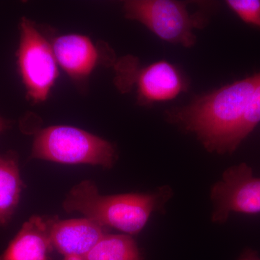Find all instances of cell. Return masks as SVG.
Segmentation results:
<instances>
[{
  "mask_svg": "<svg viewBox=\"0 0 260 260\" xmlns=\"http://www.w3.org/2000/svg\"><path fill=\"white\" fill-rule=\"evenodd\" d=\"M226 4L243 21L260 28L259 0H228Z\"/></svg>",
  "mask_w": 260,
  "mask_h": 260,
  "instance_id": "cell-14",
  "label": "cell"
},
{
  "mask_svg": "<svg viewBox=\"0 0 260 260\" xmlns=\"http://www.w3.org/2000/svg\"><path fill=\"white\" fill-rule=\"evenodd\" d=\"M84 258L85 260H142L134 239L124 234H106Z\"/></svg>",
  "mask_w": 260,
  "mask_h": 260,
  "instance_id": "cell-12",
  "label": "cell"
},
{
  "mask_svg": "<svg viewBox=\"0 0 260 260\" xmlns=\"http://www.w3.org/2000/svg\"><path fill=\"white\" fill-rule=\"evenodd\" d=\"M107 229L86 218L66 220L54 218L51 244L64 256H85L107 234Z\"/></svg>",
  "mask_w": 260,
  "mask_h": 260,
  "instance_id": "cell-7",
  "label": "cell"
},
{
  "mask_svg": "<svg viewBox=\"0 0 260 260\" xmlns=\"http://www.w3.org/2000/svg\"><path fill=\"white\" fill-rule=\"evenodd\" d=\"M64 260H85L84 256H64Z\"/></svg>",
  "mask_w": 260,
  "mask_h": 260,
  "instance_id": "cell-17",
  "label": "cell"
},
{
  "mask_svg": "<svg viewBox=\"0 0 260 260\" xmlns=\"http://www.w3.org/2000/svg\"><path fill=\"white\" fill-rule=\"evenodd\" d=\"M54 218L34 215L23 223L0 260H49L53 246L50 238Z\"/></svg>",
  "mask_w": 260,
  "mask_h": 260,
  "instance_id": "cell-8",
  "label": "cell"
},
{
  "mask_svg": "<svg viewBox=\"0 0 260 260\" xmlns=\"http://www.w3.org/2000/svg\"><path fill=\"white\" fill-rule=\"evenodd\" d=\"M32 158L64 164H89L109 169L116 153L107 140L70 126H51L36 135Z\"/></svg>",
  "mask_w": 260,
  "mask_h": 260,
  "instance_id": "cell-3",
  "label": "cell"
},
{
  "mask_svg": "<svg viewBox=\"0 0 260 260\" xmlns=\"http://www.w3.org/2000/svg\"><path fill=\"white\" fill-rule=\"evenodd\" d=\"M23 189L18 155L13 151L0 153V229L13 218Z\"/></svg>",
  "mask_w": 260,
  "mask_h": 260,
  "instance_id": "cell-11",
  "label": "cell"
},
{
  "mask_svg": "<svg viewBox=\"0 0 260 260\" xmlns=\"http://www.w3.org/2000/svg\"><path fill=\"white\" fill-rule=\"evenodd\" d=\"M214 223H223L232 213H260V178L242 162L229 168L211 189Z\"/></svg>",
  "mask_w": 260,
  "mask_h": 260,
  "instance_id": "cell-6",
  "label": "cell"
},
{
  "mask_svg": "<svg viewBox=\"0 0 260 260\" xmlns=\"http://www.w3.org/2000/svg\"><path fill=\"white\" fill-rule=\"evenodd\" d=\"M51 47L58 64L73 79L80 80L88 78L99 59L95 44L85 36H60L54 39Z\"/></svg>",
  "mask_w": 260,
  "mask_h": 260,
  "instance_id": "cell-10",
  "label": "cell"
},
{
  "mask_svg": "<svg viewBox=\"0 0 260 260\" xmlns=\"http://www.w3.org/2000/svg\"><path fill=\"white\" fill-rule=\"evenodd\" d=\"M172 196L169 188L150 194L102 195L90 181L75 185L63 202L68 213L78 212L102 226L134 235L145 227L150 215L160 210Z\"/></svg>",
  "mask_w": 260,
  "mask_h": 260,
  "instance_id": "cell-2",
  "label": "cell"
},
{
  "mask_svg": "<svg viewBox=\"0 0 260 260\" xmlns=\"http://www.w3.org/2000/svg\"><path fill=\"white\" fill-rule=\"evenodd\" d=\"M19 28L17 57L27 95L35 104L45 102L59 75L52 47L30 19L22 18Z\"/></svg>",
  "mask_w": 260,
  "mask_h": 260,
  "instance_id": "cell-5",
  "label": "cell"
},
{
  "mask_svg": "<svg viewBox=\"0 0 260 260\" xmlns=\"http://www.w3.org/2000/svg\"><path fill=\"white\" fill-rule=\"evenodd\" d=\"M259 79V73L225 85L198 98L186 107L176 108L168 118L196 135L210 152L232 153L248 101Z\"/></svg>",
  "mask_w": 260,
  "mask_h": 260,
  "instance_id": "cell-1",
  "label": "cell"
},
{
  "mask_svg": "<svg viewBox=\"0 0 260 260\" xmlns=\"http://www.w3.org/2000/svg\"><path fill=\"white\" fill-rule=\"evenodd\" d=\"M239 260H260V258L256 251L246 249L239 256Z\"/></svg>",
  "mask_w": 260,
  "mask_h": 260,
  "instance_id": "cell-15",
  "label": "cell"
},
{
  "mask_svg": "<svg viewBox=\"0 0 260 260\" xmlns=\"http://www.w3.org/2000/svg\"><path fill=\"white\" fill-rule=\"evenodd\" d=\"M123 10L126 18L143 24L162 40L186 48L194 45V29L205 21L203 16L189 14L186 3L172 0H132Z\"/></svg>",
  "mask_w": 260,
  "mask_h": 260,
  "instance_id": "cell-4",
  "label": "cell"
},
{
  "mask_svg": "<svg viewBox=\"0 0 260 260\" xmlns=\"http://www.w3.org/2000/svg\"><path fill=\"white\" fill-rule=\"evenodd\" d=\"M259 122L260 72L259 79L248 101L242 123L236 135L235 141H234L236 148L239 146L243 140L250 134Z\"/></svg>",
  "mask_w": 260,
  "mask_h": 260,
  "instance_id": "cell-13",
  "label": "cell"
},
{
  "mask_svg": "<svg viewBox=\"0 0 260 260\" xmlns=\"http://www.w3.org/2000/svg\"><path fill=\"white\" fill-rule=\"evenodd\" d=\"M138 101L143 104L172 100L185 90L186 84L179 70L170 63H153L136 75Z\"/></svg>",
  "mask_w": 260,
  "mask_h": 260,
  "instance_id": "cell-9",
  "label": "cell"
},
{
  "mask_svg": "<svg viewBox=\"0 0 260 260\" xmlns=\"http://www.w3.org/2000/svg\"><path fill=\"white\" fill-rule=\"evenodd\" d=\"M11 122L7 119L0 117V134L8 129H9Z\"/></svg>",
  "mask_w": 260,
  "mask_h": 260,
  "instance_id": "cell-16",
  "label": "cell"
}]
</instances>
